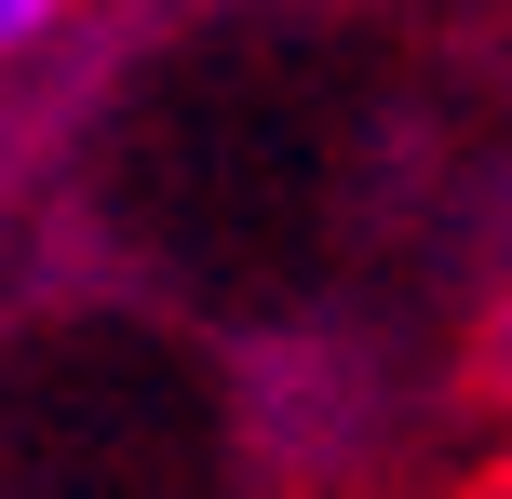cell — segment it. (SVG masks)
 <instances>
[{
  "instance_id": "obj_1",
  "label": "cell",
  "mask_w": 512,
  "mask_h": 499,
  "mask_svg": "<svg viewBox=\"0 0 512 499\" xmlns=\"http://www.w3.org/2000/svg\"><path fill=\"white\" fill-rule=\"evenodd\" d=\"M54 14H68V0H0V54H14V41H41Z\"/></svg>"
},
{
  "instance_id": "obj_2",
  "label": "cell",
  "mask_w": 512,
  "mask_h": 499,
  "mask_svg": "<svg viewBox=\"0 0 512 499\" xmlns=\"http://www.w3.org/2000/svg\"><path fill=\"white\" fill-rule=\"evenodd\" d=\"M499 378H512V311H499Z\"/></svg>"
}]
</instances>
